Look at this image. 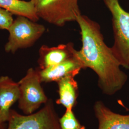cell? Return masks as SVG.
<instances>
[{"label":"cell","mask_w":129,"mask_h":129,"mask_svg":"<svg viewBox=\"0 0 129 129\" xmlns=\"http://www.w3.org/2000/svg\"><path fill=\"white\" fill-rule=\"evenodd\" d=\"M76 22L82 41V47L77 51V55L84 69L89 68L96 74L99 87L104 94H115L127 82V74L120 69L119 62L105 43L100 25L82 14Z\"/></svg>","instance_id":"cell-1"},{"label":"cell","mask_w":129,"mask_h":129,"mask_svg":"<svg viewBox=\"0 0 129 129\" xmlns=\"http://www.w3.org/2000/svg\"><path fill=\"white\" fill-rule=\"evenodd\" d=\"M112 16L114 43L111 47L121 67L129 70V13L119 0H103Z\"/></svg>","instance_id":"cell-2"},{"label":"cell","mask_w":129,"mask_h":129,"mask_svg":"<svg viewBox=\"0 0 129 129\" xmlns=\"http://www.w3.org/2000/svg\"><path fill=\"white\" fill-rule=\"evenodd\" d=\"M54 103L49 99L44 106L30 115L11 109L6 129H61Z\"/></svg>","instance_id":"cell-3"},{"label":"cell","mask_w":129,"mask_h":129,"mask_svg":"<svg viewBox=\"0 0 129 129\" xmlns=\"http://www.w3.org/2000/svg\"><path fill=\"white\" fill-rule=\"evenodd\" d=\"M39 18L57 26L76 22L81 14L78 0H31Z\"/></svg>","instance_id":"cell-4"},{"label":"cell","mask_w":129,"mask_h":129,"mask_svg":"<svg viewBox=\"0 0 129 129\" xmlns=\"http://www.w3.org/2000/svg\"><path fill=\"white\" fill-rule=\"evenodd\" d=\"M18 83L20 92L18 106L23 114L35 113L48 101L42 87L38 70L30 68Z\"/></svg>","instance_id":"cell-5"},{"label":"cell","mask_w":129,"mask_h":129,"mask_svg":"<svg viewBox=\"0 0 129 129\" xmlns=\"http://www.w3.org/2000/svg\"><path fill=\"white\" fill-rule=\"evenodd\" d=\"M46 31L45 27L25 17L18 16L9 28L8 41L5 46V51L14 53L20 49L33 46Z\"/></svg>","instance_id":"cell-6"},{"label":"cell","mask_w":129,"mask_h":129,"mask_svg":"<svg viewBox=\"0 0 129 129\" xmlns=\"http://www.w3.org/2000/svg\"><path fill=\"white\" fill-rule=\"evenodd\" d=\"M77 55V50L71 42L54 47L43 45L39 50L38 63L40 69H45L74 57Z\"/></svg>","instance_id":"cell-7"},{"label":"cell","mask_w":129,"mask_h":129,"mask_svg":"<svg viewBox=\"0 0 129 129\" xmlns=\"http://www.w3.org/2000/svg\"><path fill=\"white\" fill-rule=\"evenodd\" d=\"M83 65L78 55L66 60L59 64L38 70L42 83L58 82L69 76L76 77L81 69Z\"/></svg>","instance_id":"cell-8"},{"label":"cell","mask_w":129,"mask_h":129,"mask_svg":"<svg viewBox=\"0 0 129 129\" xmlns=\"http://www.w3.org/2000/svg\"><path fill=\"white\" fill-rule=\"evenodd\" d=\"M93 110L98 122V129H129V114L115 112L101 101L95 102Z\"/></svg>","instance_id":"cell-9"},{"label":"cell","mask_w":129,"mask_h":129,"mask_svg":"<svg viewBox=\"0 0 129 129\" xmlns=\"http://www.w3.org/2000/svg\"><path fill=\"white\" fill-rule=\"evenodd\" d=\"M20 95L18 82L7 76L0 77V124L7 122L11 107L18 102Z\"/></svg>","instance_id":"cell-10"},{"label":"cell","mask_w":129,"mask_h":129,"mask_svg":"<svg viewBox=\"0 0 129 129\" xmlns=\"http://www.w3.org/2000/svg\"><path fill=\"white\" fill-rule=\"evenodd\" d=\"M75 77L69 76L57 82L59 98L55 102L64 106L66 110H73L77 104L78 87Z\"/></svg>","instance_id":"cell-11"},{"label":"cell","mask_w":129,"mask_h":129,"mask_svg":"<svg viewBox=\"0 0 129 129\" xmlns=\"http://www.w3.org/2000/svg\"><path fill=\"white\" fill-rule=\"evenodd\" d=\"M0 7L6 10L13 14L22 16L37 22L39 20L32 1L0 0Z\"/></svg>","instance_id":"cell-12"},{"label":"cell","mask_w":129,"mask_h":129,"mask_svg":"<svg viewBox=\"0 0 129 129\" xmlns=\"http://www.w3.org/2000/svg\"><path fill=\"white\" fill-rule=\"evenodd\" d=\"M59 122L61 129H86L76 117L73 110H66L64 114L59 118Z\"/></svg>","instance_id":"cell-13"},{"label":"cell","mask_w":129,"mask_h":129,"mask_svg":"<svg viewBox=\"0 0 129 129\" xmlns=\"http://www.w3.org/2000/svg\"><path fill=\"white\" fill-rule=\"evenodd\" d=\"M13 14L0 7V29L8 30L14 22Z\"/></svg>","instance_id":"cell-14"},{"label":"cell","mask_w":129,"mask_h":129,"mask_svg":"<svg viewBox=\"0 0 129 129\" xmlns=\"http://www.w3.org/2000/svg\"><path fill=\"white\" fill-rule=\"evenodd\" d=\"M7 127V124H0V129H6Z\"/></svg>","instance_id":"cell-15"}]
</instances>
